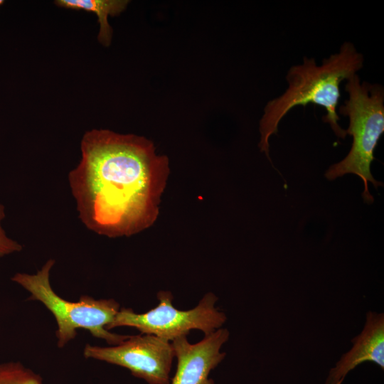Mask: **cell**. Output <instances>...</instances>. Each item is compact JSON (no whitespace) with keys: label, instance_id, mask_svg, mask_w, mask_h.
I'll return each mask as SVG.
<instances>
[{"label":"cell","instance_id":"cell-8","mask_svg":"<svg viewBox=\"0 0 384 384\" xmlns=\"http://www.w3.org/2000/svg\"><path fill=\"white\" fill-rule=\"evenodd\" d=\"M353 346L343 355L332 368L326 384H336L343 381L346 374L365 361L377 363L384 368V316L369 311L361 334L353 340Z\"/></svg>","mask_w":384,"mask_h":384},{"label":"cell","instance_id":"cell-3","mask_svg":"<svg viewBox=\"0 0 384 384\" xmlns=\"http://www.w3.org/2000/svg\"><path fill=\"white\" fill-rule=\"evenodd\" d=\"M346 80L345 90L348 98L339 106L338 111L349 118L346 132L353 137V143L347 156L331 165L325 176L332 181L347 174L358 176L364 184L363 198L366 203H372L373 197L368 182L375 188L383 185L373 178L370 165L374 150L384 132V89L379 84L361 82L357 74Z\"/></svg>","mask_w":384,"mask_h":384},{"label":"cell","instance_id":"cell-1","mask_svg":"<svg viewBox=\"0 0 384 384\" xmlns=\"http://www.w3.org/2000/svg\"><path fill=\"white\" fill-rule=\"evenodd\" d=\"M80 149L68 180L82 223L109 238L151 225L169 174L168 158L157 156L144 137L107 129L87 132Z\"/></svg>","mask_w":384,"mask_h":384},{"label":"cell","instance_id":"cell-11","mask_svg":"<svg viewBox=\"0 0 384 384\" xmlns=\"http://www.w3.org/2000/svg\"><path fill=\"white\" fill-rule=\"evenodd\" d=\"M4 218L5 208L3 205L0 204V257L22 250L21 244L6 235L1 225Z\"/></svg>","mask_w":384,"mask_h":384},{"label":"cell","instance_id":"cell-10","mask_svg":"<svg viewBox=\"0 0 384 384\" xmlns=\"http://www.w3.org/2000/svg\"><path fill=\"white\" fill-rule=\"evenodd\" d=\"M0 384H43L42 378L19 362L0 363Z\"/></svg>","mask_w":384,"mask_h":384},{"label":"cell","instance_id":"cell-12","mask_svg":"<svg viewBox=\"0 0 384 384\" xmlns=\"http://www.w3.org/2000/svg\"><path fill=\"white\" fill-rule=\"evenodd\" d=\"M4 1L3 0H0V6L4 4Z\"/></svg>","mask_w":384,"mask_h":384},{"label":"cell","instance_id":"cell-5","mask_svg":"<svg viewBox=\"0 0 384 384\" xmlns=\"http://www.w3.org/2000/svg\"><path fill=\"white\" fill-rule=\"evenodd\" d=\"M157 299L159 304L143 314L121 308L106 329L130 326L142 334H152L169 341L186 336L193 329L208 335L220 329L226 321L225 314L215 306L218 297L211 292L204 295L196 307L186 311L173 306V296L169 291L159 292Z\"/></svg>","mask_w":384,"mask_h":384},{"label":"cell","instance_id":"cell-4","mask_svg":"<svg viewBox=\"0 0 384 384\" xmlns=\"http://www.w3.org/2000/svg\"><path fill=\"white\" fill-rule=\"evenodd\" d=\"M54 264L55 260L50 259L37 273L18 272L11 279L31 294L30 299L41 302L53 314L58 325L56 337L59 348L73 340L79 329L89 331L93 336L105 339L112 346L130 336L106 329L120 309L114 299H95L83 295L78 302H71L57 294L50 283V272Z\"/></svg>","mask_w":384,"mask_h":384},{"label":"cell","instance_id":"cell-6","mask_svg":"<svg viewBox=\"0 0 384 384\" xmlns=\"http://www.w3.org/2000/svg\"><path fill=\"white\" fill-rule=\"evenodd\" d=\"M87 358H94L127 368L149 384H169L174 351L169 341L152 334L130 336L119 344L102 347L87 344Z\"/></svg>","mask_w":384,"mask_h":384},{"label":"cell","instance_id":"cell-9","mask_svg":"<svg viewBox=\"0 0 384 384\" xmlns=\"http://www.w3.org/2000/svg\"><path fill=\"white\" fill-rule=\"evenodd\" d=\"M127 0H57L55 4L60 7L83 10L95 13L100 25L98 41L105 46H108L112 41V29L110 26L108 16H117L127 7Z\"/></svg>","mask_w":384,"mask_h":384},{"label":"cell","instance_id":"cell-7","mask_svg":"<svg viewBox=\"0 0 384 384\" xmlns=\"http://www.w3.org/2000/svg\"><path fill=\"white\" fill-rule=\"evenodd\" d=\"M228 338V329L220 328L194 344L186 336L174 339L177 368L171 384H215L209 374L224 359L225 353L220 348Z\"/></svg>","mask_w":384,"mask_h":384},{"label":"cell","instance_id":"cell-2","mask_svg":"<svg viewBox=\"0 0 384 384\" xmlns=\"http://www.w3.org/2000/svg\"><path fill=\"white\" fill-rule=\"evenodd\" d=\"M363 55L354 45L345 42L338 53L324 58L318 65L314 58H304L303 63L292 66L286 80L288 87L283 94L270 100L265 107L260 122L259 147L269 160V139L277 134L281 119L290 110L298 105L314 103L327 112L322 118L329 123L335 134L346 137V130L338 123L336 107L341 97L340 83L356 74L363 66Z\"/></svg>","mask_w":384,"mask_h":384},{"label":"cell","instance_id":"cell-13","mask_svg":"<svg viewBox=\"0 0 384 384\" xmlns=\"http://www.w3.org/2000/svg\"><path fill=\"white\" fill-rule=\"evenodd\" d=\"M341 383H342V381H340V382H338V383H336V384H341Z\"/></svg>","mask_w":384,"mask_h":384}]
</instances>
